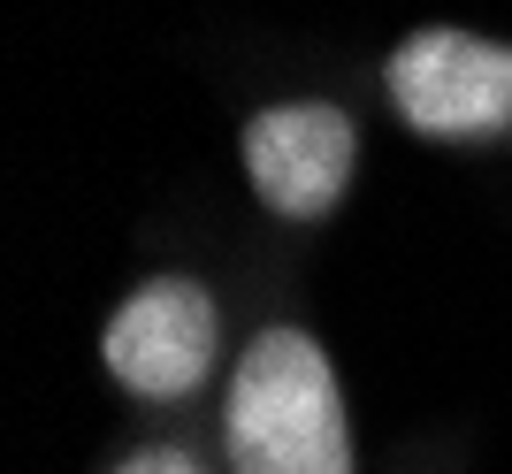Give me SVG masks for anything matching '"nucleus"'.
Returning <instances> with one entry per match:
<instances>
[{
	"label": "nucleus",
	"mask_w": 512,
	"mask_h": 474,
	"mask_svg": "<svg viewBox=\"0 0 512 474\" xmlns=\"http://www.w3.org/2000/svg\"><path fill=\"white\" fill-rule=\"evenodd\" d=\"M230 474H352V421L329 352L306 329L276 322L230 367L222 398Z\"/></svg>",
	"instance_id": "f257e3e1"
},
{
	"label": "nucleus",
	"mask_w": 512,
	"mask_h": 474,
	"mask_svg": "<svg viewBox=\"0 0 512 474\" xmlns=\"http://www.w3.org/2000/svg\"><path fill=\"white\" fill-rule=\"evenodd\" d=\"M383 92L390 115L421 138H497L512 130V46L459 23H421L390 46Z\"/></svg>",
	"instance_id": "f03ea898"
},
{
	"label": "nucleus",
	"mask_w": 512,
	"mask_h": 474,
	"mask_svg": "<svg viewBox=\"0 0 512 474\" xmlns=\"http://www.w3.org/2000/svg\"><path fill=\"white\" fill-rule=\"evenodd\" d=\"M222 352V306L199 276H153L138 283L100 329V367L130 398H192L214 375Z\"/></svg>",
	"instance_id": "7ed1b4c3"
},
{
	"label": "nucleus",
	"mask_w": 512,
	"mask_h": 474,
	"mask_svg": "<svg viewBox=\"0 0 512 474\" xmlns=\"http://www.w3.org/2000/svg\"><path fill=\"white\" fill-rule=\"evenodd\" d=\"M245 176L268 215L321 222L360 176V123L337 100H276L245 123Z\"/></svg>",
	"instance_id": "20e7f679"
},
{
	"label": "nucleus",
	"mask_w": 512,
	"mask_h": 474,
	"mask_svg": "<svg viewBox=\"0 0 512 474\" xmlns=\"http://www.w3.org/2000/svg\"><path fill=\"white\" fill-rule=\"evenodd\" d=\"M115 474H199V459H184V452H138V459H123Z\"/></svg>",
	"instance_id": "39448f33"
}]
</instances>
